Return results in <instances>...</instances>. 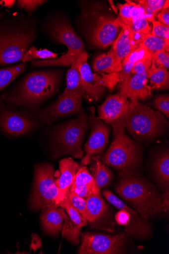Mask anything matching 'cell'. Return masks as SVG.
<instances>
[{
  "mask_svg": "<svg viewBox=\"0 0 169 254\" xmlns=\"http://www.w3.org/2000/svg\"><path fill=\"white\" fill-rule=\"evenodd\" d=\"M40 19L17 12L0 20V67L21 62L38 37Z\"/></svg>",
  "mask_w": 169,
  "mask_h": 254,
  "instance_id": "1",
  "label": "cell"
},
{
  "mask_svg": "<svg viewBox=\"0 0 169 254\" xmlns=\"http://www.w3.org/2000/svg\"><path fill=\"white\" fill-rule=\"evenodd\" d=\"M61 76V71L57 69L32 71L0 96V101L14 107L36 109L54 95Z\"/></svg>",
  "mask_w": 169,
  "mask_h": 254,
  "instance_id": "2",
  "label": "cell"
},
{
  "mask_svg": "<svg viewBox=\"0 0 169 254\" xmlns=\"http://www.w3.org/2000/svg\"><path fill=\"white\" fill-rule=\"evenodd\" d=\"M41 31L48 40L65 45L68 51L58 58L33 60V67L71 66L86 51L83 40L76 33L68 17L57 13L47 14L40 22Z\"/></svg>",
  "mask_w": 169,
  "mask_h": 254,
  "instance_id": "3",
  "label": "cell"
},
{
  "mask_svg": "<svg viewBox=\"0 0 169 254\" xmlns=\"http://www.w3.org/2000/svg\"><path fill=\"white\" fill-rule=\"evenodd\" d=\"M115 190L145 219L164 214L162 195L146 179L133 175L123 177Z\"/></svg>",
  "mask_w": 169,
  "mask_h": 254,
  "instance_id": "4",
  "label": "cell"
},
{
  "mask_svg": "<svg viewBox=\"0 0 169 254\" xmlns=\"http://www.w3.org/2000/svg\"><path fill=\"white\" fill-rule=\"evenodd\" d=\"M113 128V140L102 158L103 163L116 170L122 177L133 175L141 164V148L126 134L124 126Z\"/></svg>",
  "mask_w": 169,
  "mask_h": 254,
  "instance_id": "5",
  "label": "cell"
},
{
  "mask_svg": "<svg viewBox=\"0 0 169 254\" xmlns=\"http://www.w3.org/2000/svg\"><path fill=\"white\" fill-rule=\"evenodd\" d=\"M169 122L159 112L138 100L130 101L125 127L137 140H148L162 135Z\"/></svg>",
  "mask_w": 169,
  "mask_h": 254,
  "instance_id": "6",
  "label": "cell"
},
{
  "mask_svg": "<svg viewBox=\"0 0 169 254\" xmlns=\"http://www.w3.org/2000/svg\"><path fill=\"white\" fill-rule=\"evenodd\" d=\"M89 126L88 116L83 114L76 119L57 126L54 136L58 155L69 154L81 158L83 155L82 146Z\"/></svg>",
  "mask_w": 169,
  "mask_h": 254,
  "instance_id": "7",
  "label": "cell"
},
{
  "mask_svg": "<svg viewBox=\"0 0 169 254\" xmlns=\"http://www.w3.org/2000/svg\"><path fill=\"white\" fill-rule=\"evenodd\" d=\"M54 175V169L51 164H41L36 167L34 191L31 200L33 210H43L54 206L58 207V190Z\"/></svg>",
  "mask_w": 169,
  "mask_h": 254,
  "instance_id": "8",
  "label": "cell"
},
{
  "mask_svg": "<svg viewBox=\"0 0 169 254\" xmlns=\"http://www.w3.org/2000/svg\"><path fill=\"white\" fill-rule=\"evenodd\" d=\"M102 192L107 200L119 210L115 215V219L118 225L125 227L127 235L141 239L149 237L151 228L147 220L142 218L136 210L131 208L111 191L104 190Z\"/></svg>",
  "mask_w": 169,
  "mask_h": 254,
  "instance_id": "9",
  "label": "cell"
},
{
  "mask_svg": "<svg viewBox=\"0 0 169 254\" xmlns=\"http://www.w3.org/2000/svg\"><path fill=\"white\" fill-rule=\"evenodd\" d=\"M80 254H123L127 244V235L119 233L114 236L92 233H81Z\"/></svg>",
  "mask_w": 169,
  "mask_h": 254,
  "instance_id": "10",
  "label": "cell"
},
{
  "mask_svg": "<svg viewBox=\"0 0 169 254\" xmlns=\"http://www.w3.org/2000/svg\"><path fill=\"white\" fill-rule=\"evenodd\" d=\"M82 104V98L61 94L56 101L35 112L33 116L44 123L51 124L71 115L84 114Z\"/></svg>",
  "mask_w": 169,
  "mask_h": 254,
  "instance_id": "11",
  "label": "cell"
},
{
  "mask_svg": "<svg viewBox=\"0 0 169 254\" xmlns=\"http://www.w3.org/2000/svg\"><path fill=\"white\" fill-rule=\"evenodd\" d=\"M35 124L28 114L0 101V128L6 134L14 136L25 134L33 129Z\"/></svg>",
  "mask_w": 169,
  "mask_h": 254,
  "instance_id": "12",
  "label": "cell"
},
{
  "mask_svg": "<svg viewBox=\"0 0 169 254\" xmlns=\"http://www.w3.org/2000/svg\"><path fill=\"white\" fill-rule=\"evenodd\" d=\"M91 111L88 116L91 133L84 148L86 156L83 159V163L85 165L90 162L92 156L104 152L108 144L111 132L110 127L95 117L94 109L92 108Z\"/></svg>",
  "mask_w": 169,
  "mask_h": 254,
  "instance_id": "13",
  "label": "cell"
},
{
  "mask_svg": "<svg viewBox=\"0 0 169 254\" xmlns=\"http://www.w3.org/2000/svg\"><path fill=\"white\" fill-rule=\"evenodd\" d=\"M129 104L130 101L124 96L119 94L109 96L99 107V118L113 127L125 126Z\"/></svg>",
  "mask_w": 169,
  "mask_h": 254,
  "instance_id": "14",
  "label": "cell"
},
{
  "mask_svg": "<svg viewBox=\"0 0 169 254\" xmlns=\"http://www.w3.org/2000/svg\"><path fill=\"white\" fill-rule=\"evenodd\" d=\"M147 72L126 77L120 82L119 94L130 101L145 100L152 96V88L148 85Z\"/></svg>",
  "mask_w": 169,
  "mask_h": 254,
  "instance_id": "15",
  "label": "cell"
},
{
  "mask_svg": "<svg viewBox=\"0 0 169 254\" xmlns=\"http://www.w3.org/2000/svg\"><path fill=\"white\" fill-rule=\"evenodd\" d=\"M78 169V164L71 158H66L59 161V177L55 180L58 190V206L69 192V189L74 182Z\"/></svg>",
  "mask_w": 169,
  "mask_h": 254,
  "instance_id": "16",
  "label": "cell"
},
{
  "mask_svg": "<svg viewBox=\"0 0 169 254\" xmlns=\"http://www.w3.org/2000/svg\"><path fill=\"white\" fill-rule=\"evenodd\" d=\"M79 70L83 91V97L88 101H98L105 92V87L99 84L101 76L92 73L87 61L81 64Z\"/></svg>",
  "mask_w": 169,
  "mask_h": 254,
  "instance_id": "17",
  "label": "cell"
},
{
  "mask_svg": "<svg viewBox=\"0 0 169 254\" xmlns=\"http://www.w3.org/2000/svg\"><path fill=\"white\" fill-rule=\"evenodd\" d=\"M88 54L83 53L68 69L66 74V86L62 94L65 96H75L83 98V91L80 66L85 61H87Z\"/></svg>",
  "mask_w": 169,
  "mask_h": 254,
  "instance_id": "18",
  "label": "cell"
},
{
  "mask_svg": "<svg viewBox=\"0 0 169 254\" xmlns=\"http://www.w3.org/2000/svg\"><path fill=\"white\" fill-rule=\"evenodd\" d=\"M42 210L41 222L45 232L56 236L62 228V223L66 213L64 209L56 206L46 207Z\"/></svg>",
  "mask_w": 169,
  "mask_h": 254,
  "instance_id": "19",
  "label": "cell"
},
{
  "mask_svg": "<svg viewBox=\"0 0 169 254\" xmlns=\"http://www.w3.org/2000/svg\"><path fill=\"white\" fill-rule=\"evenodd\" d=\"M92 68L94 72L111 74L121 71L122 63L119 62L113 49L107 54L96 56L93 60Z\"/></svg>",
  "mask_w": 169,
  "mask_h": 254,
  "instance_id": "20",
  "label": "cell"
},
{
  "mask_svg": "<svg viewBox=\"0 0 169 254\" xmlns=\"http://www.w3.org/2000/svg\"><path fill=\"white\" fill-rule=\"evenodd\" d=\"M113 48L116 60L120 63L133 52L130 28H122L117 38L113 43Z\"/></svg>",
  "mask_w": 169,
  "mask_h": 254,
  "instance_id": "21",
  "label": "cell"
},
{
  "mask_svg": "<svg viewBox=\"0 0 169 254\" xmlns=\"http://www.w3.org/2000/svg\"><path fill=\"white\" fill-rule=\"evenodd\" d=\"M94 160L91 168V175L94 179L96 186L100 190L107 188L111 184L113 175L111 170L103 162L99 156H94Z\"/></svg>",
  "mask_w": 169,
  "mask_h": 254,
  "instance_id": "22",
  "label": "cell"
},
{
  "mask_svg": "<svg viewBox=\"0 0 169 254\" xmlns=\"http://www.w3.org/2000/svg\"><path fill=\"white\" fill-rule=\"evenodd\" d=\"M87 204V221L93 222L105 216L109 211L107 203L101 194H92L86 199Z\"/></svg>",
  "mask_w": 169,
  "mask_h": 254,
  "instance_id": "23",
  "label": "cell"
},
{
  "mask_svg": "<svg viewBox=\"0 0 169 254\" xmlns=\"http://www.w3.org/2000/svg\"><path fill=\"white\" fill-rule=\"evenodd\" d=\"M154 173L161 188L165 190L169 186V150L160 154L154 164Z\"/></svg>",
  "mask_w": 169,
  "mask_h": 254,
  "instance_id": "24",
  "label": "cell"
},
{
  "mask_svg": "<svg viewBox=\"0 0 169 254\" xmlns=\"http://www.w3.org/2000/svg\"><path fill=\"white\" fill-rule=\"evenodd\" d=\"M28 67L27 63L20 62L0 68V92L25 72Z\"/></svg>",
  "mask_w": 169,
  "mask_h": 254,
  "instance_id": "25",
  "label": "cell"
},
{
  "mask_svg": "<svg viewBox=\"0 0 169 254\" xmlns=\"http://www.w3.org/2000/svg\"><path fill=\"white\" fill-rule=\"evenodd\" d=\"M152 89H167L169 86V73L163 67H157L154 63L147 72Z\"/></svg>",
  "mask_w": 169,
  "mask_h": 254,
  "instance_id": "26",
  "label": "cell"
},
{
  "mask_svg": "<svg viewBox=\"0 0 169 254\" xmlns=\"http://www.w3.org/2000/svg\"><path fill=\"white\" fill-rule=\"evenodd\" d=\"M143 9L144 16L148 21H156L158 13L164 8L165 0H141L138 1Z\"/></svg>",
  "mask_w": 169,
  "mask_h": 254,
  "instance_id": "27",
  "label": "cell"
},
{
  "mask_svg": "<svg viewBox=\"0 0 169 254\" xmlns=\"http://www.w3.org/2000/svg\"><path fill=\"white\" fill-rule=\"evenodd\" d=\"M140 45L153 53L159 51H165L169 53V40H165L153 36L151 32L147 35Z\"/></svg>",
  "mask_w": 169,
  "mask_h": 254,
  "instance_id": "28",
  "label": "cell"
},
{
  "mask_svg": "<svg viewBox=\"0 0 169 254\" xmlns=\"http://www.w3.org/2000/svg\"><path fill=\"white\" fill-rule=\"evenodd\" d=\"M62 236L68 241L75 244H79L81 229L67 216L64 217Z\"/></svg>",
  "mask_w": 169,
  "mask_h": 254,
  "instance_id": "29",
  "label": "cell"
},
{
  "mask_svg": "<svg viewBox=\"0 0 169 254\" xmlns=\"http://www.w3.org/2000/svg\"><path fill=\"white\" fill-rule=\"evenodd\" d=\"M57 54L47 49L38 50L34 46L27 51L21 62L27 63L33 60L55 59Z\"/></svg>",
  "mask_w": 169,
  "mask_h": 254,
  "instance_id": "30",
  "label": "cell"
},
{
  "mask_svg": "<svg viewBox=\"0 0 169 254\" xmlns=\"http://www.w3.org/2000/svg\"><path fill=\"white\" fill-rule=\"evenodd\" d=\"M72 185H84L91 188L97 192H101L94 179L90 174L86 167L78 169L74 182Z\"/></svg>",
  "mask_w": 169,
  "mask_h": 254,
  "instance_id": "31",
  "label": "cell"
},
{
  "mask_svg": "<svg viewBox=\"0 0 169 254\" xmlns=\"http://www.w3.org/2000/svg\"><path fill=\"white\" fill-rule=\"evenodd\" d=\"M67 194L64 199L60 203L59 206L63 207V208L65 210L70 219L81 229L83 227L86 225L87 220L84 219L75 207L69 202L67 199Z\"/></svg>",
  "mask_w": 169,
  "mask_h": 254,
  "instance_id": "32",
  "label": "cell"
},
{
  "mask_svg": "<svg viewBox=\"0 0 169 254\" xmlns=\"http://www.w3.org/2000/svg\"><path fill=\"white\" fill-rule=\"evenodd\" d=\"M125 4H118L119 13L117 18L118 24L121 28L124 26L131 27L132 25L131 21V9L133 6V2L127 1Z\"/></svg>",
  "mask_w": 169,
  "mask_h": 254,
  "instance_id": "33",
  "label": "cell"
},
{
  "mask_svg": "<svg viewBox=\"0 0 169 254\" xmlns=\"http://www.w3.org/2000/svg\"><path fill=\"white\" fill-rule=\"evenodd\" d=\"M48 1L46 0H17L15 6L19 9L26 12L28 15H33L37 9Z\"/></svg>",
  "mask_w": 169,
  "mask_h": 254,
  "instance_id": "34",
  "label": "cell"
},
{
  "mask_svg": "<svg viewBox=\"0 0 169 254\" xmlns=\"http://www.w3.org/2000/svg\"><path fill=\"white\" fill-rule=\"evenodd\" d=\"M67 199L81 215L86 220L87 212L86 199L70 191L67 194Z\"/></svg>",
  "mask_w": 169,
  "mask_h": 254,
  "instance_id": "35",
  "label": "cell"
},
{
  "mask_svg": "<svg viewBox=\"0 0 169 254\" xmlns=\"http://www.w3.org/2000/svg\"><path fill=\"white\" fill-rule=\"evenodd\" d=\"M154 53L149 51L143 46L140 45L135 51L130 54L122 62L123 64L126 62L135 64L136 62L146 59L153 58Z\"/></svg>",
  "mask_w": 169,
  "mask_h": 254,
  "instance_id": "36",
  "label": "cell"
},
{
  "mask_svg": "<svg viewBox=\"0 0 169 254\" xmlns=\"http://www.w3.org/2000/svg\"><path fill=\"white\" fill-rule=\"evenodd\" d=\"M131 33H141L148 35L151 33V28L146 17L140 18L133 23L130 28Z\"/></svg>",
  "mask_w": 169,
  "mask_h": 254,
  "instance_id": "37",
  "label": "cell"
},
{
  "mask_svg": "<svg viewBox=\"0 0 169 254\" xmlns=\"http://www.w3.org/2000/svg\"><path fill=\"white\" fill-rule=\"evenodd\" d=\"M69 189V191L74 192L76 194L85 199L93 194H101V192H96L91 188L84 186V185H72Z\"/></svg>",
  "mask_w": 169,
  "mask_h": 254,
  "instance_id": "38",
  "label": "cell"
},
{
  "mask_svg": "<svg viewBox=\"0 0 169 254\" xmlns=\"http://www.w3.org/2000/svg\"><path fill=\"white\" fill-rule=\"evenodd\" d=\"M154 106L159 111L162 112L166 117L169 118V96L160 95L154 101Z\"/></svg>",
  "mask_w": 169,
  "mask_h": 254,
  "instance_id": "39",
  "label": "cell"
},
{
  "mask_svg": "<svg viewBox=\"0 0 169 254\" xmlns=\"http://www.w3.org/2000/svg\"><path fill=\"white\" fill-rule=\"evenodd\" d=\"M153 30L151 34L152 35L160 38L169 40V27L159 22L155 21L153 22Z\"/></svg>",
  "mask_w": 169,
  "mask_h": 254,
  "instance_id": "40",
  "label": "cell"
},
{
  "mask_svg": "<svg viewBox=\"0 0 169 254\" xmlns=\"http://www.w3.org/2000/svg\"><path fill=\"white\" fill-rule=\"evenodd\" d=\"M152 62L157 67H169V54L165 51H159L154 53Z\"/></svg>",
  "mask_w": 169,
  "mask_h": 254,
  "instance_id": "41",
  "label": "cell"
},
{
  "mask_svg": "<svg viewBox=\"0 0 169 254\" xmlns=\"http://www.w3.org/2000/svg\"><path fill=\"white\" fill-rule=\"evenodd\" d=\"M152 59H143L136 62L131 69V73L139 74L147 72L152 64Z\"/></svg>",
  "mask_w": 169,
  "mask_h": 254,
  "instance_id": "42",
  "label": "cell"
},
{
  "mask_svg": "<svg viewBox=\"0 0 169 254\" xmlns=\"http://www.w3.org/2000/svg\"><path fill=\"white\" fill-rule=\"evenodd\" d=\"M158 21L169 27V7L163 8L158 14Z\"/></svg>",
  "mask_w": 169,
  "mask_h": 254,
  "instance_id": "43",
  "label": "cell"
},
{
  "mask_svg": "<svg viewBox=\"0 0 169 254\" xmlns=\"http://www.w3.org/2000/svg\"><path fill=\"white\" fill-rule=\"evenodd\" d=\"M162 195L163 204L164 208V215H166L169 213V189L164 190Z\"/></svg>",
  "mask_w": 169,
  "mask_h": 254,
  "instance_id": "44",
  "label": "cell"
},
{
  "mask_svg": "<svg viewBox=\"0 0 169 254\" xmlns=\"http://www.w3.org/2000/svg\"><path fill=\"white\" fill-rule=\"evenodd\" d=\"M16 1L15 0H3V1H0V5L10 8L15 4Z\"/></svg>",
  "mask_w": 169,
  "mask_h": 254,
  "instance_id": "45",
  "label": "cell"
},
{
  "mask_svg": "<svg viewBox=\"0 0 169 254\" xmlns=\"http://www.w3.org/2000/svg\"><path fill=\"white\" fill-rule=\"evenodd\" d=\"M8 13L7 11H3L1 12H0V20L2 19Z\"/></svg>",
  "mask_w": 169,
  "mask_h": 254,
  "instance_id": "46",
  "label": "cell"
}]
</instances>
